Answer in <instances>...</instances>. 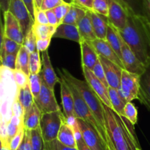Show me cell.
Instances as JSON below:
<instances>
[{"instance_id": "16", "label": "cell", "mask_w": 150, "mask_h": 150, "mask_svg": "<svg viewBox=\"0 0 150 150\" xmlns=\"http://www.w3.org/2000/svg\"><path fill=\"white\" fill-rule=\"evenodd\" d=\"M89 43L94 47L98 55L105 57V59L115 63L117 65L121 67L123 70H125L122 62L118 57V55L116 54L114 50L110 45L108 41L105 40L97 39L94 40L93 42H89Z\"/></svg>"}, {"instance_id": "25", "label": "cell", "mask_w": 150, "mask_h": 150, "mask_svg": "<svg viewBox=\"0 0 150 150\" xmlns=\"http://www.w3.org/2000/svg\"><path fill=\"white\" fill-rule=\"evenodd\" d=\"M106 40L122 60V37L119 31L114 27L110 22L107 32Z\"/></svg>"}, {"instance_id": "28", "label": "cell", "mask_w": 150, "mask_h": 150, "mask_svg": "<svg viewBox=\"0 0 150 150\" xmlns=\"http://www.w3.org/2000/svg\"><path fill=\"white\" fill-rule=\"evenodd\" d=\"M86 12L87 11L83 10L81 7L71 4V8L70 9L68 13L64 18L62 23L77 26L79 21L84 17Z\"/></svg>"}, {"instance_id": "37", "label": "cell", "mask_w": 150, "mask_h": 150, "mask_svg": "<svg viewBox=\"0 0 150 150\" xmlns=\"http://www.w3.org/2000/svg\"><path fill=\"white\" fill-rule=\"evenodd\" d=\"M13 76L16 84L18 89H21L24 88L29 83V76L21 70H13Z\"/></svg>"}, {"instance_id": "29", "label": "cell", "mask_w": 150, "mask_h": 150, "mask_svg": "<svg viewBox=\"0 0 150 150\" xmlns=\"http://www.w3.org/2000/svg\"><path fill=\"white\" fill-rule=\"evenodd\" d=\"M58 26L51 25H42L35 23L33 25L34 33L37 40L40 39H51L54 37Z\"/></svg>"}, {"instance_id": "56", "label": "cell", "mask_w": 150, "mask_h": 150, "mask_svg": "<svg viewBox=\"0 0 150 150\" xmlns=\"http://www.w3.org/2000/svg\"><path fill=\"white\" fill-rule=\"evenodd\" d=\"M42 2V0H35V9H40Z\"/></svg>"}, {"instance_id": "44", "label": "cell", "mask_w": 150, "mask_h": 150, "mask_svg": "<svg viewBox=\"0 0 150 150\" xmlns=\"http://www.w3.org/2000/svg\"><path fill=\"white\" fill-rule=\"evenodd\" d=\"M64 3V1L63 0H42L40 9L44 11H47V10H53Z\"/></svg>"}, {"instance_id": "23", "label": "cell", "mask_w": 150, "mask_h": 150, "mask_svg": "<svg viewBox=\"0 0 150 150\" xmlns=\"http://www.w3.org/2000/svg\"><path fill=\"white\" fill-rule=\"evenodd\" d=\"M42 114V111H40L38 105L35 102L31 111L24 117V120H23L24 128L28 130H32L40 127V123Z\"/></svg>"}, {"instance_id": "34", "label": "cell", "mask_w": 150, "mask_h": 150, "mask_svg": "<svg viewBox=\"0 0 150 150\" xmlns=\"http://www.w3.org/2000/svg\"><path fill=\"white\" fill-rule=\"evenodd\" d=\"M31 142H32V149L33 150H42L43 149L45 142L42 138V132L40 127L30 130Z\"/></svg>"}, {"instance_id": "52", "label": "cell", "mask_w": 150, "mask_h": 150, "mask_svg": "<svg viewBox=\"0 0 150 150\" xmlns=\"http://www.w3.org/2000/svg\"><path fill=\"white\" fill-rule=\"evenodd\" d=\"M24 4L27 7L28 10H29V13H30L31 16L33 18L34 21H35V0H23Z\"/></svg>"}, {"instance_id": "4", "label": "cell", "mask_w": 150, "mask_h": 150, "mask_svg": "<svg viewBox=\"0 0 150 150\" xmlns=\"http://www.w3.org/2000/svg\"><path fill=\"white\" fill-rule=\"evenodd\" d=\"M107 127L114 150H130L123 130L117 120V114L103 104Z\"/></svg>"}, {"instance_id": "3", "label": "cell", "mask_w": 150, "mask_h": 150, "mask_svg": "<svg viewBox=\"0 0 150 150\" xmlns=\"http://www.w3.org/2000/svg\"><path fill=\"white\" fill-rule=\"evenodd\" d=\"M65 121V115L61 110L42 114L40 127L45 143L57 140L60 128Z\"/></svg>"}, {"instance_id": "50", "label": "cell", "mask_w": 150, "mask_h": 150, "mask_svg": "<svg viewBox=\"0 0 150 150\" xmlns=\"http://www.w3.org/2000/svg\"><path fill=\"white\" fill-rule=\"evenodd\" d=\"M51 39H40L37 40V48L40 52L47 51L51 43Z\"/></svg>"}, {"instance_id": "43", "label": "cell", "mask_w": 150, "mask_h": 150, "mask_svg": "<svg viewBox=\"0 0 150 150\" xmlns=\"http://www.w3.org/2000/svg\"><path fill=\"white\" fill-rule=\"evenodd\" d=\"M12 114H13V115L21 118L23 121L24 120V110H23V108L21 103L19 102L18 97L12 105Z\"/></svg>"}, {"instance_id": "58", "label": "cell", "mask_w": 150, "mask_h": 150, "mask_svg": "<svg viewBox=\"0 0 150 150\" xmlns=\"http://www.w3.org/2000/svg\"><path fill=\"white\" fill-rule=\"evenodd\" d=\"M42 150H49V149H48V146H47V144L45 143V145H44L43 149H42Z\"/></svg>"}, {"instance_id": "11", "label": "cell", "mask_w": 150, "mask_h": 150, "mask_svg": "<svg viewBox=\"0 0 150 150\" xmlns=\"http://www.w3.org/2000/svg\"><path fill=\"white\" fill-rule=\"evenodd\" d=\"M42 113H49L60 111L59 105L57 103L54 90L48 87L42 81V88L39 98L35 101Z\"/></svg>"}, {"instance_id": "12", "label": "cell", "mask_w": 150, "mask_h": 150, "mask_svg": "<svg viewBox=\"0 0 150 150\" xmlns=\"http://www.w3.org/2000/svg\"><path fill=\"white\" fill-rule=\"evenodd\" d=\"M99 59L102 63L109 87L118 89L121 84V78L123 69L102 56H99Z\"/></svg>"}, {"instance_id": "33", "label": "cell", "mask_w": 150, "mask_h": 150, "mask_svg": "<svg viewBox=\"0 0 150 150\" xmlns=\"http://www.w3.org/2000/svg\"><path fill=\"white\" fill-rule=\"evenodd\" d=\"M42 69V59L40 57V51H36L35 52L30 54L29 56V70L30 74H39Z\"/></svg>"}, {"instance_id": "54", "label": "cell", "mask_w": 150, "mask_h": 150, "mask_svg": "<svg viewBox=\"0 0 150 150\" xmlns=\"http://www.w3.org/2000/svg\"><path fill=\"white\" fill-rule=\"evenodd\" d=\"M10 2H11V0H0V6L4 13L9 11Z\"/></svg>"}, {"instance_id": "21", "label": "cell", "mask_w": 150, "mask_h": 150, "mask_svg": "<svg viewBox=\"0 0 150 150\" xmlns=\"http://www.w3.org/2000/svg\"><path fill=\"white\" fill-rule=\"evenodd\" d=\"M54 38H62L80 44L82 42L78 26L62 23L57 27Z\"/></svg>"}, {"instance_id": "18", "label": "cell", "mask_w": 150, "mask_h": 150, "mask_svg": "<svg viewBox=\"0 0 150 150\" xmlns=\"http://www.w3.org/2000/svg\"><path fill=\"white\" fill-rule=\"evenodd\" d=\"M80 45L81 51V66H84L92 70L99 59V55L89 42L82 41Z\"/></svg>"}, {"instance_id": "38", "label": "cell", "mask_w": 150, "mask_h": 150, "mask_svg": "<svg viewBox=\"0 0 150 150\" xmlns=\"http://www.w3.org/2000/svg\"><path fill=\"white\" fill-rule=\"evenodd\" d=\"M94 12L102 16H108L109 0H94Z\"/></svg>"}, {"instance_id": "62", "label": "cell", "mask_w": 150, "mask_h": 150, "mask_svg": "<svg viewBox=\"0 0 150 150\" xmlns=\"http://www.w3.org/2000/svg\"><path fill=\"white\" fill-rule=\"evenodd\" d=\"M18 150H19V149H18Z\"/></svg>"}, {"instance_id": "20", "label": "cell", "mask_w": 150, "mask_h": 150, "mask_svg": "<svg viewBox=\"0 0 150 150\" xmlns=\"http://www.w3.org/2000/svg\"><path fill=\"white\" fill-rule=\"evenodd\" d=\"M77 26L82 41L91 42L98 39L94 32L90 11L86 12L85 16L79 21Z\"/></svg>"}, {"instance_id": "31", "label": "cell", "mask_w": 150, "mask_h": 150, "mask_svg": "<svg viewBox=\"0 0 150 150\" xmlns=\"http://www.w3.org/2000/svg\"><path fill=\"white\" fill-rule=\"evenodd\" d=\"M29 56L30 54L23 45H22L16 59V70H21L28 76L30 75L29 70Z\"/></svg>"}, {"instance_id": "9", "label": "cell", "mask_w": 150, "mask_h": 150, "mask_svg": "<svg viewBox=\"0 0 150 150\" xmlns=\"http://www.w3.org/2000/svg\"><path fill=\"white\" fill-rule=\"evenodd\" d=\"M81 67L86 81L89 83V86L97 94V95L99 97L103 104H105L107 107L111 109L112 107H111V102H110L108 88L104 86L103 83L95 76L92 70L84 66H81Z\"/></svg>"}, {"instance_id": "30", "label": "cell", "mask_w": 150, "mask_h": 150, "mask_svg": "<svg viewBox=\"0 0 150 150\" xmlns=\"http://www.w3.org/2000/svg\"><path fill=\"white\" fill-rule=\"evenodd\" d=\"M22 45H21L16 41L1 35V57L7 55V54L18 55Z\"/></svg>"}, {"instance_id": "49", "label": "cell", "mask_w": 150, "mask_h": 150, "mask_svg": "<svg viewBox=\"0 0 150 150\" xmlns=\"http://www.w3.org/2000/svg\"><path fill=\"white\" fill-rule=\"evenodd\" d=\"M21 127H18V126L14 125L12 123H10V122L7 123V144H8V145H10L12 139L18 134Z\"/></svg>"}, {"instance_id": "22", "label": "cell", "mask_w": 150, "mask_h": 150, "mask_svg": "<svg viewBox=\"0 0 150 150\" xmlns=\"http://www.w3.org/2000/svg\"><path fill=\"white\" fill-rule=\"evenodd\" d=\"M138 100L150 111V65L141 76L140 89Z\"/></svg>"}, {"instance_id": "60", "label": "cell", "mask_w": 150, "mask_h": 150, "mask_svg": "<svg viewBox=\"0 0 150 150\" xmlns=\"http://www.w3.org/2000/svg\"><path fill=\"white\" fill-rule=\"evenodd\" d=\"M63 1H64V2H66V0H63Z\"/></svg>"}, {"instance_id": "14", "label": "cell", "mask_w": 150, "mask_h": 150, "mask_svg": "<svg viewBox=\"0 0 150 150\" xmlns=\"http://www.w3.org/2000/svg\"><path fill=\"white\" fill-rule=\"evenodd\" d=\"M128 15L145 18L150 21V13L146 0H115Z\"/></svg>"}, {"instance_id": "47", "label": "cell", "mask_w": 150, "mask_h": 150, "mask_svg": "<svg viewBox=\"0 0 150 150\" xmlns=\"http://www.w3.org/2000/svg\"><path fill=\"white\" fill-rule=\"evenodd\" d=\"M19 150H33L32 149V142H31L30 130L25 129V133L21 144L19 146Z\"/></svg>"}, {"instance_id": "35", "label": "cell", "mask_w": 150, "mask_h": 150, "mask_svg": "<svg viewBox=\"0 0 150 150\" xmlns=\"http://www.w3.org/2000/svg\"><path fill=\"white\" fill-rule=\"evenodd\" d=\"M124 117L127 118L133 125L137 124L138 110L131 102L127 103L124 108Z\"/></svg>"}, {"instance_id": "55", "label": "cell", "mask_w": 150, "mask_h": 150, "mask_svg": "<svg viewBox=\"0 0 150 150\" xmlns=\"http://www.w3.org/2000/svg\"><path fill=\"white\" fill-rule=\"evenodd\" d=\"M77 149L79 150H91L87 146H86L85 142H83V143H81L79 144H77Z\"/></svg>"}, {"instance_id": "5", "label": "cell", "mask_w": 150, "mask_h": 150, "mask_svg": "<svg viewBox=\"0 0 150 150\" xmlns=\"http://www.w3.org/2000/svg\"><path fill=\"white\" fill-rule=\"evenodd\" d=\"M141 76L130 73L125 70H122L121 84L118 89L120 97L126 103L131 102L133 100H138L140 89Z\"/></svg>"}, {"instance_id": "61", "label": "cell", "mask_w": 150, "mask_h": 150, "mask_svg": "<svg viewBox=\"0 0 150 150\" xmlns=\"http://www.w3.org/2000/svg\"><path fill=\"white\" fill-rule=\"evenodd\" d=\"M139 150H142V149H139Z\"/></svg>"}, {"instance_id": "10", "label": "cell", "mask_w": 150, "mask_h": 150, "mask_svg": "<svg viewBox=\"0 0 150 150\" xmlns=\"http://www.w3.org/2000/svg\"><path fill=\"white\" fill-rule=\"evenodd\" d=\"M4 27L2 35L16 41L21 45H23L24 42V36L17 19L9 11L4 13Z\"/></svg>"}, {"instance_id": "51", "label": "cell", "mask_w": 150, "mask_h": 150, "mask_svg": "<svg viewBox=\"0 0 150 150\" xmlns=\"http://www.w3.org/2000/svg\"><path fill=\"white\" fill-rule=\"evenodd\" d=\"M45 13H46L47 18H48L49 25H51V26H59L58 20H57V16H56L55 13H54V10H47V11H45Z\"/></svg>"}, {"instance_id": "7", "label": "cell", "mask_w": 150, "mask_h": 150, "mask_svg": "<svg viewBox=\"0 0 150 150\" xmlns=\"http://www.w3.org/2000/svg\"><path fill=\"white\" fill-rule=\"evenodd\" d=\"M122 62L125 70L130 73L142 76L146 67L139 61L130 47L122 38Z\"/></svg>"}, {"instance_id": "15", "label": "cell", "mask_w": 150, "mask_h": 150, "mask_svg": "<svg viewBox=\"0 0 150 150\" xmlns=\"http://www.w3.org/2000/svg\"><path fill=\"white\" fill-rule=\"evenodd\" d=\"M42 69L40 74L44 83L54 90L55 85L59 83L60 79L57 77L54 70L48 50L42 52Z\"/></svg>"}, {"instance_id": "57", "label": "cell", "mask_w": 150, "mask_h": 150, "mask_svg": "<svg viewBox=\"0 0 150 150\" xmlns=\"http://www.w3.org/2000/svg\"><path fill=\"white\" fill-rule=\"evenodd\" d=\"M1 150H10V148L7 147V146H4V145H1Z\"/></svg>"}, {"instance_id": "19", "label": "cell", "mask_w": 150, "mask_h": 150, "mask_svg": "<svg viewBox=\"0 0 150 150\" xmlns=\"http://www.w3.org/2000/svg\"><path fill=\"white\" fill-rule=\"evenodd\" d=\"M90 14L94 32L97 38L106 40L107 32L109 25L108 17L98 14L94 11H90Z\"/></svg>"}, {"instance_id": "53", "label": "cell", "mask_w": 150, "mask_h": 150, "mask_svg": "<svg viewBox=\"0 0 150 150\" xmlns=\"http://www.w3.org/2000/svg\"><path fill=\"white\" fill-rule=\"evenodd\" d=\"M9 122H10V123H12L13 125H14L18 126V127H22V126H23V120H22L21 118H19V117H16V116H15V115L12 116L11 118H10V121Z\"/></svg>"}, {"instance_id": "13", "label": "cell", "mask_w": 150, "mask_h": 150, "mask_svg": "<svg viewBox=\"0 0 150 150\" xmlns=\"http://www.w3.org/2000/svg\"><path fill=\"white\" fill-rule=\"evenodd\" d=\"M128 14L126 10L115 0H109V12L108 18L110 23L118 31L125 29L127 24Z\"/></svg>"}, {"instance_id": "32", "label": "cell", "mask_w": 150, "mask_h": 150, "mask_svg": "<svg viewBox=\"0 0 150 150\" xmlns=\"http://www.w3.org/2000/svg\"><path fill=\"white\" fill-rule=\"evenodd\" d=\"M42 85V79L40 73L29 75V86H30L31 92H32V95H33L35 102L39 98Z\"/></svg>"}, {"instance_id": "2", "label": "cell", "mask_w": 150, "mask_h": 150, "mask_svg": "<svg viewBox=\"0 0 150 150\" xmlns=\"http://www.w3.org/2000/svg\"><path fill=\"white\" fill-rule=\"evenodd\" d=\"M59 72L61 78H62L66 81L73 85L77 89L81 96L84 100L86 105L90 108L91 111L95 116V119L98 121V124L100 126L102 130L107 135L109 136L108 127H107L106 117H105V111H104L103 108V103L101 101L97 94L94 92L89 83L86 81H81L74 77L66 69H62V70H59Z\"/></svg>"}, {"instance_id": "45", "label": "cell", "mask_w": 150, "mask_h": 150, "mask_svg": "<svg viewBox=\"0 0 150 150\" xmlns=\"http://www.w3.org/2000/svg\"><path fill=\"white\" fill-rule=\"evenodd\" d=\"M35 23L42 25H49L45 11L42 10L41 9H35Z\"/></svg>"}, {"instance_id": "6", "label": "cell", "mask_w": 150, "mask_h": 150, "mask_svg": "<svg viewBox=\"0 0 150 150\" xmlns=\"http://www.w3.org/2000/svg\"><path fill=\"white\" fill-rule=\"evenodd\" d=\"M9 12H10L19 22L25 38L26 34L33 27L35 21L23 0H11Z\"/></svg>"}, {"instance_id": "27", "label": "cell", "mask_w": 150, "mask_h": 150, "mask_svg": "<svg viewBox=\"0 0 150 150\" xmlns=\"http://www.w3.org/2000/svg\"><path fill=\"white\" fill-rule=\"evenodd\" d=\"M108 95H109L110 102L111 104V109L117 113L118 115L124 117V108L127 103L120 97L118 89L112 87H108Z\"/></svg>"}, {"instance_id": "42", "label": "cell", "mask_w": 150, "mask_h": 150, "mask_svg": "<svg viewBox=\"0 0 150 150\" xmlns=\"http://www.w3.org/2000/svg\"><path fill=\"white\" fill-rule=\"evenodd\" d=\"M24 133L25 128L23 126V127H21L18 134L10 142V145H9V148L10 150H18L19 149V146H20L22 140L23 139V136H24Z\"/></svg>"}, {"instance_id": "40", "label": "cell", "mask_w": 150, "mask_h": 150, "mask_svg": "<svg viewBox=\"0 0 150 150\" xmlns=\"http://www.w3.org/2000/svg\"><path fill=\"white\" fill-rule=\"evenodd\" d=\"M92 71L93 72V73L95 75V76L103 83L104 86L108 89L109 86H108V82H107L105 72H104L103 67L102 63H101L100 59H98V60L97 61V63L95 64V67H94L93 70H92Z\"/></svg>"}, {"instance_id": "48", "label": "cell", "mask_w": 150, "mask_h": 150, "mask_svg": "<svg viewBox=\"0 0 150 150\" xmlns=\"http://www.w3.org/2000/svg\"><path fill=\"white\" fill-rule=\"evenodd\" d=\"M48 146L49 150H79L77 148H71L68 147L67 146H64L62 144L60 143L58 140H54L51 142L45 143Z\"/></svg>"}, {"instance_id": "8", "label": "cell", "mask_w": 150, "mask_h": 150, "mask_svg": "<svg viewBox=\"0 0 150 150\" xmlns=\"http://www.w3.org/2000/svg\"><path fill=\"white\" fill-rule=\"evenodd\" d=\"M83 139L91 150H108L97 132L83 120L77 118Z\"/></svg>"}, {"instance_id": "26", "label": "cell", "mask_w": 150, "mask_h": 150, "mask_svg": "<svg viewBox=\"0 0 150 150\" xmlns=\"http://www.w3.org/2000/svg\"><path fill=\"white\" fill-rule=\"evenodd\" d=\"M18 99L24 110V117L29 114L35 103L33 95L31 92L29 83L24 88L18 89Z\"/></svg>"}, {"instance_id": "1", "label": "cell", "mask_w": 150, "mask_h": 150, "mask_svg": "<svg viewBox=\"0 0 150 150\" xmlns=\"http://www.w3.org/2000/svg\"><path fill=\"white\" fill-rule=\"evenodd\" d=\"M120 35L139 61L146 67L150 65V21L128 15L127 24Z\"/></svg>"}, {"instance_id": "39", "label": "cell", "mask_w": 150, "mask_h": 150, "mask_svg": "<svg viewBox=\"0 0 150 150\" xmlns=\"http://www.w3.org/2000/svg\"><path fill=\"white\" fill-rule=\"evenodd\" d=\"M70 8H71V4L64 2V4H61V5L53 9V10H54V13H55L56 16L57 18V20H58L59 26L62 23L64 18L67 16V14L68 13Z\"/></svg>"}, {"instance_id": "17", "label": "cell", "mask_w": 150, "mask_h": 150, "mask_svg": "<svg viewBox=\"0 0 150 150\" xmlns=\"http://www.w3.org/2000/svg\"><path fill=\"white\" fill-rule=\"evenodd\" d=\"M59 83L60 84V90H61L62 105L65 117L66 118L70 117H76L74 108V100L68 83L62 78L60 79Z\"/></svg>"}, {"instance_id": "36", "label": "cell", "mask_w": 150, "mask_h": 150, "mask_svg": "<svg viewBox=\"0 0 150 150\" xmlns=\"http://www.w3.org/2000/svg\"><path fill=\"white\" fill-rule=\"evenodd\" d=\"M23 46L26 48L29 54L38 51L37 48V38L34 33L33 29H31L24 38V42L23 44Z\"/></svg>"}, {"instance_id": "41", "label": "cell", "mask_w": 150, "mask_h": 150, "mask_svg": "<svg viewBox=\"0 0 150 150\" xmlns=\"http://www.w3.org/2000/svg\"><path fill=\"white\" fill-rule=\"evenodd\" d=\"M16 59H17V55H15V54H7L4 56L1 57V66L10 69V70H16Z\"/></svg>"}, {"instance_id": "46", "label": "cell", "mask_w": 150, "mask_h": 150, "mask_svg": "<svg viewBox=\"0 0 150 150\" xmlns=\"http://www.w3.org/2000/svg\"><path fill=\"white\" fill-rule=\"evenodd\" d=\"M72 4L81 7L86 11H94V0H73Z\"/></svg>"}, {"instance_id": "24", "label": "cell", "mask_w": 150, "mask_h": 150, "mask_svg": "<svg viewBox=\"0 0 150 150\" xmlns=\"http://www.w3.org/2000/svg\"><path fill=\"white\" fill-rule=\"evenodd\" d=\"M57 140L64 146L71 148H77L73 130L67 123L64 122L59 132Z\"/></svg>"}, {"instance_id": "59", "label": "cell", "mask_w": 150, "mask_h": 150, "mask_svg": "<svg viewBox=\"0 0 150 150\" xmlns=\"http://www.w3.org/2000/svg\"><path fill=\"white\" fill-rule=\"evenodd\" d=\"M73 1V0H66V3H68V4H72Z\"/></svg>"}]
</instances>
